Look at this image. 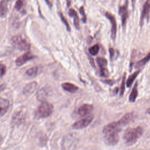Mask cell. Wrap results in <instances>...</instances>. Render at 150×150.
I'll return each mask as SVG.
<instances>
[{
  "label": "cell",
  "instance_id": "obj_9",
  "mask_svg": "<svg viewBox=\"0 0 150 150\" xmlns=\"http://www.w3.org/2000/svg\"><path fill=\"white\" fill-rule=\"evenodd\" d=\"M118 132H114L104 134V141L107 145H115L118 143Z\"/></svg>",
  "mask_w": 150,
  "mask_h": 150
},
{
  "label": "cell",
  "instance_id": "obj_41",
  "mask_svg": "<svg viewBox=\"0 0 150 150\" xmlns=\"http://www.w3.org/2000/svg\"><path fill=\"white\" fill-rule=\"evenodd\" d=\"M1 141H2V138H1V137L0 136V144L1 143Z\"/></svg>",
  "mask_w": 150,
  "mask_h": 150
},
{
  "label": "cell",
  "instance_id": "obj_38",
  "mask_svg": "<svg viewBox=\"0 0 150 150\" xmlns=\"http://www.w3.org/2000/svg\"><path fill=\"white\" fill-rule=\"evenodd\" d=\"M66 2H67V6L69 7L70 5L71 1H70V0H66Z\"/></svg>",
  "mask_w": 150,
  "mask_h": 150
},
{
  "label": "cell",
  "instance_id": "obj_17",
  "mask_svg": "<svg viewBox=\"0 0 150 150\" xmlns=\"http://www.w3.org/2000/svg\"><path fill=\"white\" fill-rule=\"evenodd\" d=\"M24 118H25V115H24L23 112L18 111V112H16L15 114V115H13L12 118V121L14 122V124H19L20 123L23 121Z\"/></svg>",
  "mask_w": 150,
  "mask_h": 150
},
{
  "label": "cell",
  "instance_id": "obj_11",
  "mask_svg": "<svg viewBox=\"0 0 150 150\" xmlns=\"http://www.w3.org/2000/svg\"><path fill=\"white\" fill-rule=\"evenodd\" d=\"M93 110V106L88 104H84L81 105L77 110V114L81 117H85L90 115Z\"/></svg>",
  "mask_w": 150,
  "mask_h": 150
},
{
  "label": "cell",
  "instance_id": "obj_18",
  "mask_svg": "<svg viewBox=\"0 0 150 150\" xmlns=\"http://www.w3.org/2000/svg\"><path fill=\"white\" fill-rule=\"evenodd\" d=\"M149 60H150V52L146 56H145L143 59L138 61L135 65V67L137 69L140 68V67L144 66L145 64H146V63L148 62H149Z\"/></svg>",
  "mask_w": 150,
  "mask_h": 150
},
{
  "label": "cell",
  "instance_id": "obj_19",
  "mask_svg": "<svg viewBox=\"0 0 150 150\" xmlns=\"http://www.w3.org/2000/svg\"><path fill=\"white\" fill-rule=\"evenodd\" d=\"M137 85L138 83H136L132 88V90L130 93L129 97V101L131 103H133L135 101L137 96H138V88H137Z\"/></svg>",
  "mask_w": 150,
  "mask_h": 150
},
{
  "label": "cell",
  "instance_id": "obj_15",
  "mask_svg": "<svg viewBox=\"0 0 150 150\" xmlns=\"http://www.w3.org/2000/svg\"><path fill=\"white\" fill-rule=\"evenodd\" d=\"M134 117V115L133 113H127L125 114L120 120H118V122L119 124L121 125V127H122V126L125 125L128 123H129L132 120Z\"/></svg>",
  "mask_w": 150,
  "mask_h": 150
},
{
  "label": "cell",
  "instance_id": "obj_2",
  "mask_svg": "<svg viewBox=\"0 0 150 150\" xmlns=\"http://www.w3.org/2000/svg\"><path fill=\"white\" fill-rule=\"evenodd\" d=\"M11 43L14 47L22 51L28 50L30 47L29 43L20 35L13 36L11 39Z\"/></svg>",
  "mask_w": 150,
  "mask_h": 150
},
{
  "label": "cell",
  "instance_id": "obj_12",
  "mask_svg": "<svg viewBox=\"0 0 150 150\" xmlns=\"http://www.w3.org/2000/svg\"><path fill=\"white\" fill-rule=\"evenodd\" d=\"M11 1L1 0L0 1V18H4L6 15Z\"/></svg>",
  "mask_w": 150,
  "mask_h": 150
},
{
  "label": "cell",
  "instance_id": "obj_26",
  "mask_svg": "<svg viewBox=\"0 0 150 150\" xmlns=\"http://www.w3.org/2000/svg\"><path fill=\"white\" fill-rule=\"evenodd\" d=\"M125 74H124L123 77H122V80L121 81V87H120V96H122L124 93V91H125Z\"/></svg>",
  "mask_w": 150,
  "mask_h": 150
},
{
  "label": "cell",
  "instance_id": "obj_16",
  "mask_svg": "<svg viewBox=\"0 0 150 150\" xmlns=\"http://www.w3.org/2000/svg\"><path fill=\"white\" fill-rule=\"evenodd\" d=\"M62 87L63 90L71 93H74L79 90V87L69 82H65L62 83Z\"/></svg>",
  "mask_w": 150,
  "mask_h": 150
},
{
  "label": "cell",
  "instance_id": "obj_3",
  "mask_svg": "<svg viewBox=\"0 0 150 150\" xmlns=\"http://www.w3.org/2000/svg\"><path fill=\"white\" fill-rule=\"evenodd\" d=\"M53 107L52 104L47 102V101H42V103L39 106L36 115L39 118H46L50 116L53 112Z\"/></svg>",
  "mask_w": 150,
  "mask_h": 150
},
{
  "label": "cell",
  "instance_id": "obj_1",
  "mask_svg": "<svg viewBox=\"0 0 150 150\" xmlns=\"http://www.w3.org/2000/svg\"><path fill=\"white\" fill-rule=\"evenodd\" d=\"M142 133L143 128L141 127L127 129L124 134V139L125 144L128 145H132L141 136Z\"/></svg>",
  "mask_w": 150,
  "mask_h": 150
},
{
  "label": "cell",
  "instance_id": "obj_22",
  "mask_svg": "<svg viewBox=\"0 0 150 150\" xmlns=\"http://www.w3.org/2000/svg\"><path fill=\"white\" fill-rule=\"evenodd\" d=\"M96 62H97L98 65L99 66L100 69L107 67L108 62H107V60L106 59H105L104 57H98L97 58Z\"/></svg>",
  "mask_w": 150,
  "mask_h": 150
},
{
  "label": "cell",
  "instance_id": "obj_29",
  "mask_svg": "<svg viewBox=\"0 0 150 150\" xmlns=\"http://www.w3.org/2000/svg\"><path fill=\"white\" fill-rule=\"evenodd\" d=\"M100 75L102 77H108L109 71H108V70L107 69V67L101 68V69H100Z\"/></svg>",
  "mask_w": 150,
  "mask_h": 150
},
{
  "label": "cell",
  "instance_id": "obj_4",
  "mask_svg": "<svg viewBox=\"0 0 150 150\" xmlns=\"http://www.w3.org/2000/svg\"><path fill=\"white\" fill-rule=\"evenodd\" d=\"M94 116L92 114L85 116L84 118L77 121L72 125V128L76 129H79L84 128L87 127L93 121Z\"/></svg>",
  "mask_w": 150,
  "mask_h": 150
},
{
  "label": "cell",
  "instance_id": "obj_10",
  "mask_svg": "<svg viewBox=\"0 0 150 150\" xmlns=\"http://www.w3.org/2000/svg\"><path fill=\"white\" fill-rule=\"evenodd\" d=\"M35 57H36L35 56H34L30 52H26L25 54L20 56L19 57H18L15 60V63H16V66H21L24 64L28 61L33 60Z\"/></svg>",
  "mask_w": 150,
  "mask_h": 150
},
{
  "label": "cell",
  "instance_id": "obj_37",
  "mask_svg": "<svg viewBox=\"0 0 150 150\" xmlns=\"http://www.w3.org/2000/svg\"><path fill=\"white\" fill-rule=\"evenodd\" d=\"M88 58H89V60L90 61V63H91V65H92L93 67H94V60L93 59L92 57H90V56H88Z\"/></svg>",
  "mask_w": 150,
  "mask_h": 150
},
{
  "label": "cell",
  "instance_id": "obj_5",
  "mask_svg": "<svg viewBox=\"0 0 150 150\" xmlns=\"http://www.w3.org/2000/svg\"><path fill=\"white\" fill-rule=\"evenodd\" d=\"M128 1L126 0L125 2L119 6L118 14L120 15L121 18V23L122 27H125L128 17Z\"/></svg>",
  "mask_w": 150,
  "mask_h": 150
},
{
  "label": "cell",
  "instance_id": "obj_23",
  "mask_svg": "<svg viewBox=\"0 0 150 150\" xmlns=\"http://www.w3.org/2000/svg\"><path fill=\"white\" fill-rule=\"evenodd\" d=\"M38 68L36 66H33L29 69H28L26 71V74L29 77H35L38 74Z\"/></svg>",
  "mask_w": 150,
  "mask_h": 150
},
{
  "label": "cell",
  "instance_id": "obj_31",
  "mask_svg": "<svg viewBox=\"0 0 150 150\" xmlns=\"http://www.w3.org/2000/svg\"><path fill=\"white\" fill-rule=\"evenodd\" d=\"M6 73V66L3 64L0 63V78L2 77Z\"/></svg>",
  "mask_w": 150,
  "mask_h": 150
},
{
  "label": "cell",
  "instance_id": "obj_30",
  "mask_svg": "<svg viewBox=\"0 0 150 150\" xmlns=\"http://www.w3.org/2000/svg\"><path fill=\"white\" fill-rule=\"evenodd\" d=\"M45 96V91L43 89L39 90L37 93V97L39 100H43Z\"/></svg>",
  "mask_w": 150,
  "mask_h": 150
},
{
  "label": "cell",
  "instance_id": "obj_24",
  "mask_svg": "<svg viewBox=\"0 0 150 150\" xmlns=\"http://www.w3.org/2000/svg\"><path fill=\"white\" fill-rule=\"evenodd\" d=\"M58 14H59V16H60V18L61 21H62V22L63 23V24L65 25L67 30L69 31V32H70V30H71V28H70V25H69V22H68L67 19L65 18V16L63 15V14L62 13V12H59Z\"/></svg>",
  "mask_w": 150,
  "mask_h": 150
},
{
  "label": "cell",
  "instance_id": "obj_34",
  "mask_svg": "<svg viewBox=\"0 0 150 150\" xmlns=\"http://www.w3.org/2000/svg\"><path fill=\"white\" fill-rule=\"evenodd\" d=\"M45 1L49 6V8L51 9L53 6V0H45Z\"/></svg>",
  "mask_w": 150,
  "mask_h": 150
},
{
  "label": "cell",
  "instance_id": "obj_13",
  "mask_svg": "<svg viewBox=\"0 0 150 150\" xmlns=\"http://www.w3.org/2000/svg\"><path fill=\"white\" fill-rule=\"evenodd\" d=\"M9 107V101L8 99L0 97V118L4 116Z\"/></svg>",
  "mask_w": 150,
  "mask_h": 150
},
{
  "label": "cell",
  "instance_id": "obj_32",
  "mask_svg": "<svg viewBox=\"0 0 150 150\" xmlns=\"http://www.w3.org/2000/svg\"><path fill=\"white\" fill-rule=\"evenodd\" d=\"M109 52H110V57L111 60H112L115 56V50L113 48L111 47L109 49Z\"/></svg>",
  "mask_w": 150,
  "mask_h": 150
},
{
  "label": "cell",
  "instance_id": "obj_36",
  "mask_svg": "<svg viewBox=\"0 0 150 150\" xmlns=\"http://www.w3.org/2000/svg\"><path fill=\"white\" fill-rule=\"evenodd\" d=\"M6 88V85L5 84H2L0 85V93L4 91Z\"/></svg>",
  "mask_w": 150,
  "mask_h": 150
},
{
  "label": "cell",
  "instance_id": "obj_6",
  "mask_svg": "<svg viewBox=\"0 0 150 150\" xmlns=\"http://www.w3.org/2000/svg\"><path fill=\"white\" fill-rule=\"evenodd\" d=\"M105 16L106 18L110 21V23L111 25V38L112 39V40H115L116 38V34H117V22L115 16L111 14V13L108 12H106L105 13Z\"/></svg>",
  "mask_w": 150,
  "mask_h": 150
},
{
  "label": "cell",
  "instance_id": "obj_39",
  "mask_svg": "<svg viewBox=\"0 0 150 150\" xmlns=\"http://www.w3.org/2000/svg\"><path fill=\"white\" fill-rule=\"evenodd\" d=\"M132 1V8L134 9V6H135V0H131Z\"/></svg>",
  "mask_w": 150,
  "mask_h": 150
},
{
  "label": "cell",
  "instance_id": "obj_27",
  "mask_svg": "<svg viewBox=\"0 0 150 150\" xmlns=\"http://www.w3.org/2000/svg\"><path fill=\"white\" fill-rule=\"evenodd\" d=\"M79 12L82 16V21L83 23H86L87 21V16H86V14L85 13V11H84V7L82 6L79 8Z\"/></svg>",
  "mask_w": 150,
  "mask_h": 150
},
{
  "label": "cell",
  "instance_id": "obj_8",
  "mask_svg": "<svg viewBox=\"0 0 150 150\" xmlns=\"http://www.w3.org/2000/svg\"><path fill=\"white\" fill-rule=\"evenodd\" d=\"M121 128V127L119 124L118 121L112 122L104 126V127L103 129V132L104 133V134H107L114 132H119Z\"/></svg>",
  "mask_w": 150,
  "mask_h": 150
},
{
  "label": "cell",
  "instance_id": "obj_14",
  "mask_svg": "<svg viewBox=\"0 0 150 150\" xmlns=\"http://www.w3.org/2000/svg\"><path fill=\"white\" fill-rule=\"evenodd\" d=\"M38 84L36 81H32L27 84L23 88V93L25 95H30L36 89Z\"/></svg>",
  "mask_w": 150,
  "mask_h": 150
},
{
  "label": "cell",
  "instance_id": "obj_25",
  "mask_svg": "<svg viewBox=\"0 0 150 150\" xmlns=\"http://www.w3.org/2000/svg\"><path fill=\"white\" fill-rule=\"evenodd\" d=\"M99 49H100V46L98 44H96V45H94V46L90 47L88 49V52L91 55L95 56L98 53Z\"/></svg>",
  "mask_w": 150,
  "mask_h": 150
},
{
  "label": "cell",
  "instance_id": "obj_7",
  "mask_svg": "<svg viewBox=\"0 0 150 150\" xmlns=\"http://www.w3.org/2000/svg\"><path fill=\"white\" fill-rule=\"evenodd\" d=\"M149 13H150V0H146L143 6L142 11L141 15L140 25L141 26L144 24V22L145 19H146L148 21L149 18Z\"/></svg>",
  "mask_w": 150,
  "mask_h": 150
},
{
  "label": "cell",
  "instance_id": "obj_40",
  "mask_svg": "<svg viewBox=\"0 0 150 150\" xmlns=\"http://www.w3.org/2000/svg\"><path fill=\"white\" fill-rule=\"evenodd\" d=\"M146 112L148 114H149L150 115V107L146 110Z\"/></svg>",
  "mask_w": 150,
  "mask_h": 150
},
{
  "label": "cell",
  "instance_id": "obj_28",
  "mask_svg": "<svg viewBox=\"0 0 150 150\" xmlns=\"http://www.w3.org/2000/svg\"><path fill=\"white\" fill-rule=\"evenodd\" d=\"M74 18V25L75 26V28L77 29H80V22H79V16L77 15V13H76L74 16H73Z\"/></svg>",
  "mask_w": 150,
  "mask_h": 150
},
{
  "label": "cell",
  "instance_id": "obj_21",
  "mask_svg": "<svg viewBox=\"0 0 150 150\" xmlns=\"http://www.w3.org/2000/svg\"><path fill=\"white\" fill-rule=\"evenodd\" d=\"M25 0H16L15 8V9L22 12V13H25Z\"/></svg>",
  "mask_w": 150,
  "mask_h": 150
},
{
  "label": "cell",
  "instance_id": "obj_20",
  "mask_svg": "<svg viewBox=\"0 0 150 150\" xmlns=\"http://www.w3.org/2000/svg\"><path fill=\"white\" fill-rule=\"evenodd\" d=\"M140 71H141V70H138L135 71L134 73H133L132 74H131L128 77V79H127V80L126 81V84H127V87H130L134 81L135 80L136 77L139 74Z\"/></svg>",
  "mask_w": 150,
  "mask_h": 150
},
{
  "label": "cell",
  "instance_id": "obj_33",
  "mask_svg": "<svg viewBox=\"0 0 150 150\" xmlns=\"http://www.w3.org/2000/svg\"><path fill=\"white\" fill-rule=\"evenodd\" d=\"M76 13H77L76 11L73 8L70 9L69 11V15L71 17H73Z\"/></svg>",
  "mask_w": 150,
  "mask_h": 150
},
{
  "label": "cell",
  "instance_id": "obj_35",
  "mask_svg": "<svg viewBox=\"0 0 150 150\" xmlns=\"http://www.w3.org/2000/svg\"><path fill=\"white\" fill-rule=\"evenodd\" d=\"M103 81H104V83L108 84L110 85H112V84L114 83V81L111 80H104Z\"/></svg>",
  "mask_w": 150,
  "mask_h": 150
}]
</instances>
